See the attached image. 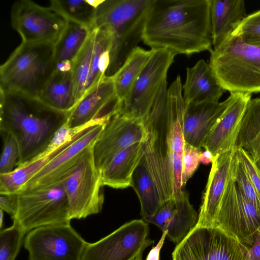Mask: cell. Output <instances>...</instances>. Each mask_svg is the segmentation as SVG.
<instances>
[{
    "label": "cell",
    "mask_w": 260,
    "mask_h": 260,
    "mask_svg": "<svg viewBox=\"0 0 260 260\" xmlns=\"http://www.w3.org/2000/svg\"><path fill=\"white\" fill-rule=\"evenodd\" d=\"M209 63L225 91L260 92V46L231 35L213 48Z\"/></svg>",
    "instance_id": "8992f818"
},
{
    "label": "cell",
    "mask_w": 260,
    "mask_h": 260,
    "mask_svg": "<svg viewBox=\"0 0 260 260\" xmlns=\"http://www.w3.org/2000/svg\"><path fill=\"white\" fill-rule=\"evenodd\" d=\"M211 22L213 48L223 42L245 18L243 0H211Z\"/></svg>",
    "instance_id": "cb8c5ba5"
},
{
    "label": "cell",
    "mask_w": 260,
    "mask_h": 260,
    "mask_svg": "<svg viewBox=\"0 0 260 260\" xmlns=\"http://www.w3.org/2000/svg\"><path fill=\"white\" fill-rule=\"evenodd\" d=\"M148 222H127L94 243H87L80 260H134L154 241L148 239Z\"/></svg>",
    "instance_id": "4fadbf2b"
},
{
    "label": "cell",
    "mask_w": 260,
    "mask_h": 260,
    "mask_svg": "<svg viewBox=\"0 0 260 260\" xmlns=\"http://www.w3.org/2000/svg\"><path fill=\"white\" fill-rule=\"evenodd\" d=\"M214 157L212 153L208 150H205L202 152L200 155V161L204 165H208L212 163Z\"/></svg>",
    "instance_id": "b9f144b4"
},
{
    "label": "cell",
    "mask_w": 260,
    "mask_h": 260,
    "mask_svg": "<svg viewBox=\"0 0 260 260\" xmlns=\"http://www.w3.org/2000/svg\"><path fill=\"white\" fill-rule=\"evenodd\" d=\"M244 149L253 161L260 158V98L251 99L245 110L235 150Z\"/></svg>",
    "instance_id": "83f0119b"
},
{
    "label": "cell",
    "mask_w": 260,
    "mask_h": 260,
    "mask_svg": "<svg viewBox=\"0 0 260 260\" xmlns=\"http://www.w3.org/2000/svg\"><path fill=\"white\" fill-rule=\"evenodd\" d=\"M185 106L181 90L168 91L166 79L143 120L147 132L143 156L163 205L185 192L181 180Z\"/></svg>",
    "instance_id": "6da1fadb"
},
{
    "label": "cell",
    "mask_w": 260,
    "mask_h": 260,
    "mask_svg": "<svg viewBox=\"0 0 260 260\" xmlns=\"http://www.w3.org/2000/svg\"><path fill=\"white\" fill-rule=\"evenodd\" d=\"M211 0H153L142 41L151 49L190 55L212 51Z\"/></svg>",
    "instance_id": "7a4b0ae2"
},
{
    "label": "cell",
    "mask_w": 260,
    "mask_h": 260,
    "mask_svg": "<svg viewBox=\"0 0 260 260\" xmlns=\"http://www.w3.org/2000/svg\"><path fill=\"white\" fill-rule=\"evenodd\" d=\"M185 104L218 103L225 91L209 63L199 60L192 67L187 68L182 86Z\"/></svg>",
    "instance_id": "7402d4cb"
},
{
    "label": "cell",
    "mask_w": 260,
    "mask_h": 260,
    "mask_svg": "<svg viewBox=\"0 0 260 260\" xmlns=\"http://www.w3.org/2000/svg\"><path fill=\"white\" fill-rule=\"evenodd\" d=\"M231 35L240 37L244 42L260 37V10L247 16Z\"/></svg>",
    "instance_id": "d590c367"
},
{
    "label": "cell",
    "mask_w": 260,
    "mask_h": 260,
    "mask_svg": "<svg viewBox=\"0 0 260 260\" xmlns=\"http://www.w3.org/2000/svg\"><path fill=\"white\" fill-rule=\"evenodd\" d=\"M100 1L52 0L50 7L68 21L94 28L96 7Z\"/></svg>",
    "instance_id": "4dcf8cb0"
},
{
    "label": "cell",
    "mask_w": 260,
    "mask_h": 260,
    "mask_svg": "<svg viewBox=\"0 0 260 260\" xmlns=\"http://www.w3.org/2000/svg\"><path fill=\"white\" fill-rule=\"evenodd\" d=\"M152 50L150 59L122 102L118 114L143 120L150 110L176 55L166 49Z\"/></svg>",
    "instance_id": "7c38bea8"
},
{
    "label": "cell",
    "mask_w": 260,
    "mask_h": 260,
    "mask_svg": "<svg viewBox=\"0 0 260 260\" xmlns=\"http://www.w3.org/2000/svg\"><path fill=\"white\" fill-rule=\"evenodd\" d=\"M251 94L235 92L232 102L208 136L203 147L214 157L235 150L241 121Z\"/></svg>",
    "instance_id": "ffe728a7"
},
{
    "label": "cell",
    "mask_w": 260,
    "mask_h": 260,
    "mask_svg": "<svg viewBox=\"0 0 260 260\" xmlns=\"http://www.w3.org/2000/svg\"><path fill=\"white\" fill-rule=\"evenodd\" d=\"M38 98L56 111L70 113L76 104L72 70H54Z\"/></svg>",
    "instance_id": "484cf974"
},
{
    "label": "cell",
    "mask_w": 260,
    "mask_h": 260,
    "mask_svg": "<svg viewBox=\"0 0 260 260\" xmlns=\"http://www.w3.org/2000/svg\"><path fill=\"white\" fill-rule=\"evenodd\" d=\"M122 103L116 95L113 78L105 77L76 103L69 114V125L76 127L93 120H110L120 112Z\"/></svg>",
    "instance_id": "e0dca14e"
},
{
    "label": "cell",
    "mask_w": 260,
    "mask_h": 260,
    "mask_svg": "<svg viewBox=\"0 0 260 260\" xmlns=\"http://www.w3.org/2000/svg\"><path fill=\"white\" fill-rule=\"evenodd\" d=\"M18 208L13 218L25 233L44 225L70 223L68 202L61 184L21 190Z\"/></svg>",
    "instance_id": "ba28073f"
},
{
    "label": "cell",
    "mask_w": 260,
    "mask_h": 260,
    "mask_svg": "<svg viewBox=\"0 0 260 260\" xmlns=\"http://www.w3.org/2000/svg\"><path fill=\"white\" fill-rule=\"evenodd\" d=\"M231 174L236 185L245 197L260 208V200L235 150L232 158Z\"/></svg>",
    "instance_id": "836d02e7"
},
{
    "label": "cell",
    "mask_w": 260,
    "mask_h": 260,
    "mask_svg": "<svg viewBox=\"0 0 260 260\" xmlns=\"http://www.w3.org/2000/svg\"><path fill=\"white\" fill-rule=\"evenodd\" d=\"M248 249L216 226L197 227L172 252V260H247Z\"/></svg>",
    "instance_id": "9c48e42d"
},
{
    "label": "cell",
    "mask_w": 260,
    "mask_h": 260,
    "mask_svg": "<svg viewBox=\"0 0 260 260\" xmlns=\"http://www.w3.org/2000/svg\"><path fill=\"white\" fill-rule=\"evenodd\" d=\"M25 231L15 221L0 231V260H15L23 242Z\"/></svg>",
    "instance_id": "d6a6232c"
},
{
    "label": "cell",
    "mask_w": 260,
    "mask_h": 260,
    "mask_svg": "<svg viewBox=\"0 0 260 260\" xmlns=\"http://www.w3.org/2000/svg\"><path fill=\"white\" fill-rule=\"evenodd\" d=\"M106 123L96 125L77 137L26 183L20 190L59 185L77 165L85 149L96 142Z\"/></svg>",
    "instance_id": "2e32d148"
},
{
    "label": "cell",
    "mask_w": 260,
    "mask_h": 260,
    "mask_svg": "<svg viewBox=\"0 0 260 260\" xmlns=\"http://www.w3.org/2000/svg\"><path fill=\"white\" fill-rule=\"evenodd\" d=\"M198 219L197 213L185 192L181 198L170 200L153 216L143 220L166 232L170 240L178 244L194 229Z\"/></svg>",
    "instance_id": "d6986e66"
},
{
    "label": "cell",
    "mask_w": 260,
    "mask_h": 260,
    "mask_svg": "<svg viewBox=\"0 0 260 260\" xmlns=\"http://www.w3.org/2000/svg\"><path fill=\"white\" fill-rule=\"evenodd\" d=\"M0 208L11 216L13 219L18 208L17 193L0 194Z\"/></svg>",
    "instance_id": "f35d334b"
},
{
    "label": "cell",
    "mask_w": 260,
    "mask_h": 260,
    "mask_svg": "<svg viewBox=\"0 0 260 260\" xmlns=\"http://www.w3.org/2000/svg\"><path fill=\"white\" fill-rule=\"evenodd\" d=\"M142 254L143 252L141 253L134 260H143Z\"/></svg>",
    "instance_id": "bcb514c9"
},
{
    "label": "cell",
    "mask_w": 260,
    "mask_h": 260,
    "mask_svg": "<svg viewBox=\"0 0 260 260\" xmlns=\"http://www.w3.org/2000/svg\"><path fill=\"white\" fill-rule=\"evenodd\" d=\"M248 249L260 232V208L248 200L230 175L215 222Z\"/></svg>",
    "instance_id": "30bf717a"
},
{
    "label": "cell",
    "mask_w": 260,
    "mask_h": 260,
    "mask_svg": "<svg viewBox=\"0 0 260 260\" xmlns=\"http://www.w3.org/2000/svg\"><path fill=\"white\" fill-rule=\"evenodd\" d=\"M87 243L69 223L32 229L24 246L29 260H80Z\"/></svg>",
    "instance_id": "8fae6325"
},
{
    "label": "cell",
    "mask_w": 260,
    "mask_h": 260,
    "mask_svg": "<svg viewBox=\"0 0 260 260\" xmlns=\"http://www.w3.org/2000/svg\"><path fill=\"white\" fill-rule=\"evenodd\" d=\"M201 149L194 147L185 143L182 157L183 169L182 185L184 188L187 181L197 169L200 161Z\"/></svg>",
    "instance_id": "8d00e7d4"
},
{
    "label": "cell",
    "mask_w": 260,
    "mask_h": 260,
    "mask_svg": "<svg viewBox=\"0 0 260 260\" xmlns=\"http://www.w3.org/2000/svg\"><path fill=\"white\" fill-rule=\"evenodd\" d=\"M12 25L27 43H55L68 20L51 7L28 0L15 2L11 13Z\"/></svg>",
    "instance_id": "5bb4252c"
},
{
    "label": "cell",
    "mask_w": 260,
    "mask_h": 260,
    "mask_svg": "<svg viewBox=\"0 0 260 260\" xmlns=\"http://www.w3.org/2000/svg\"><path fill=\"white\" fill-rule=\"evenodd\" d=\"M131 186L138 197L143 219L153 216L163 205L144 156L133 173Z\"/></svg>",
    "instance_id": "4316f807"
},
{
    "label": "cell",
    "mask_w": 260,
    "mask_h": 260,
    "mask_svg": "<svg viewBox=\"0 0 260 260\" xmlns=\"http://www.w3.org/2000/svg\"><path fill=\"white\" fill-rule=\"evenodd\" d=\"M147 132L143 121L117 114L106 124L93 147L94 162L101 172L121 150L144 142Z\"/></svg>",
    "instance_id": "9a60e30c"
},
{
    "label": "cell",
    "mask_w": 260,
    "mask_h": 260,
    "mask_svg": "<svg viewBox=\"0 0 260 260\" xmlns=\"http://www.w3.org/2000/svg\"><path fill=\"white\" fill-rule=\"evenodd\" d=\"M153 50L137 46L112 77L116 96L122 102L131 91L136 80L150 59Z\"/></svg>",
    "instance_id": "f1b7e54d"
},
{
    "label": "cell",
    "mask_w": 260,
    "mask_h": 260,
    "mask_svg": "<svg viewBox=\"0 0 260 260\" xmlns=\"http://www.w3.org/2000/svg\"><path fill=\"white\" fill-rule=\"evenodd\" d=\"M109 120L107 119L93 120L80 126L70 127L68 120L67 119L55 132L46 148L27 164L46 157L56 150L63 145L72 141L90 128L96 125L107 123Z\"/></svg>",
    "instance_id": "1f68e13d"
},
{
    "label": "cell",
    "mask_w": 260,
    "mask_h": 260,
    "mask_svg": "<svg viewBox=\"0 0 260 260\" xmlns=\"http://www.w3.org/2000/svg\"><path fill=\"white\" fill-rule=\"evenodd\" d=\"M94 143L85 149L77 165L60 184L67 196L71 219L84 218L102 209L104 185L93 157Z\"/></svg>",
    "instance_id": "52a82bcc"
},
{
    "label": "cell",
    "mask_w": 260,
    "mask_h": 260,
    "mask_svg": "<svg viewBox=\"0 0 260 260\" xmlns=\"http://www.w3.org/2000/svg\"><path fill=\"white\" fill-rule=\"evenodd\" d=\"M235 150L260 200V171L255 165L251 157L244 149L238 148Z\"/></svg>",
    "instance_id": "74e56055"
},
{
    "label": "cell",
    "mask_w": 260,
    "mask_h": 260,
    "mask_svg": "<svg viewBox=\"0 0 260 260\" xmlns=\"http://www.w3.org/2000/svg\"><path fill=\"white\" fill-rule=\"evenodd\" d=\"M167 237V232H162V235L156 245L153 247L148 253L146 260H159L160 249Z\"/></svg>",
    "instance_id": "ab89813d"
},
{
    "label": "cell",
    "mask_w": 260,
    "mask_h": 260,
    "mask_svg": "<svg viewBox=\"0 0 260 260\" xmlns=\"http://www.w3.org/2000/svg\"><path fill=\"white\" fill-rule=\"evenodd\" d=\"M0 213V228L1 230H2L4 218V211L1 209Z\"/></svg>",
    "instance_id": "ee69618b"
},
{
    "label": "cell",
    "mask_w": 260,
    "mask_h": 260,
    "mask_svg": "<svg viewBox=\"0 0 260 260\" xmlns=\"http://www.w3.org/2000/svg\"><path fill=\"white\" fill-rule=\"evenodd\" d=\"M234 97L235 92H233L222 102L185 104L183 115L185 143L201 149Z\"/></svg>",
    "instance_id": "ac0fdd59"
},
{
    "label": "cell",
    "mask_w": 260,
    "mask_h": 260,
    "mask_svg": "<svg viewBox=\"0 0 260 260\" xmlns=\"http://www.w3.org/2000/svg\"><path fill=\"white\" fill-rule=\"evenodd\" d=\"M0 92L1 132L11 134L17 141L20 167L46 148L70 113L56 111L38 98L17 91Z\"/></svg>",
    "instance_id": "3957f363"
},
{
    "label": "cell",
    "mask_w": 260,
    "mask_h": 260,
    "mask_svg": "<svg viewBox=\"0 0 260 260\" xmlns=\"http://www.w3.org/2000/svg\"><path fill=\"white\" fill-rule=\"evenodd\" d=\"M3 135V147L0 160V174L12 172L17 165L20 151L15 138L10 134H1Z\"/></svg>",
    "instance_id": "e575fe53"
},
{
    "label": "cell",
    "mask_w": 260,
    "mask_h": 260,
    "mask_svg": "<svg viewBox=\"0 0 260 260\" xmlns=\"http://www.w3.org/2000/svg\"><path fill=\"white\" fill-rule=\"evenodd\" d=\"M93 28L68 21L64 29L54 44L55 70H72L74 60Z\"/></svg>",
    "instance_id": "d4e9b609"
},
{
    "label": "cell",
    "mask_w": 260,
    "mask_h": 260,
    "mask_svg": "<svg viewBox=\"0 0 260 260\" xmlns=\"http://www.w3.org/2000/svg\"><path fill=\"white\" fill-rule=\"evenodd\" d=\"M245 43L249 44L260 46V37L249 40Z\"/></svg>",
    "instance_id": "7bdbcfd3"
},
{
    "label": "cell",
    "mask_w": 260,
    "mask_h": 260,
    "mask_svg": "<svg viewBox=\"0 0 260 260\" xmlns=\"http://www.w3.org/2000/svg\"><path fill=\"white\" fill-rule=\"evenodd\" d=\"M153 0L100 1L96 7L94 27L112 37L110 64L105 77H112L142 41L145 21Z\"/></svg>",
    "instance_id": "277c9868"
},
{
    "label": "cell",
    "mask_w": 260,
    "mask_h": 260,
    "mask_svg": "<svg viewBox=\"0 0 260 260\" xmlns=\"http://www.w3.org/2000/svg\"><path fill=\"white\" fill-rule=\"evenodd\" d=\"M55 43L22 42L0 67V90L39 98L54 70Z\"/></svg>",
    "instance_id": "5b68a950"
},
{
    "label": "cell",
    "mask_w": 260,
    "mask_h": 260,
    "mask_svg": "<svg viewBox=\"0 0 260 260\" xmlns=\"http://www.w3.org/2000/svg\"><path fill=\"white\" fill-rule=\"evenodd\" d=\"M234 150L217 155L213 159L200 208L197 227L215 226L216 216L230 177Z\"/></svg>",
    "instance_id": "44dd1931"
},
{
    "label": "cell",
    "mask_w": 260,
    "mask_h": 260,
    "mask_svg": "<svg viewBox=\"0 0 260 260\" xmlns=\"http://www.w3.org/2000/svg\"><path fill=\"white\" fill-rule=\"evenodd\" d=\"M75 139L63 145L46 157L16 167L10 173L0 174V194L17 193L26 183Z\"/></svg>",
    "instance_id": "f546056e"
},
{
    "label": "cell",
    "mask_w": 260,
    "mask_h": 260,
    "mask_svg": "<svg viewBox=\"0 0 260 260\" xmlns=\"http://www.w3.org/2000/svg\"><path fill=\"white\" fill-rule=\"evenodd\" d=\"M254 162L257 168L260 171V158L257 159V160L254 161Z\"/></svg>",
    "instance_id": "f6af8a7d"
},
{
    "label": "cell",
    "mask_w": 260,
    "mask_h": 260,
    "mask_svg": "<svg viewBox=\"0 0 260 260\" xmlns=\"http://www.w3.org/2000/svg\"><path fill=\"white\" fill-rule=\"evenodd\" d=\"M247 260H260V232L253 244L248 249Z\"/></svg>",
    "instance_id": "60d3db41"
},
{
    "label": "cell",
    "mask_w": 260,
    "mask_h": 260,
    "mask_svg": "<svg viewBox=\"0 0 260 260\" xmlns=\"http://www.w3.org/2000/svg\"><path fill=\"white\" fill-rule=\"evenodd\" d=\"M143 155V142L135 143L116 153L101 171L103 185L116 189L131 186L133 173Z\"/></svg>",
    "instance_id": "603a6c76"
}]
</instances>
